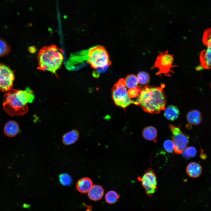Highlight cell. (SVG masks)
Returning a JSON list of instances; mask_svg holds the SVG:
<instances>
[{
  "label": "cell",
  "mask_w": 211,
  "mask_h": 211,
  "mask_svg": "<svg viewBox=\"0 0 211 211\" xmlns=\"http://www.w3.org/2000/svg\"><path fill=\"white\" fill-rule=\"evenodd\" d=\"M147 85L141 88L140 92L136 101L145 112L151 113H158L165 110L166 98L163 88Z\"/></svg>",
  "instance_id": "6da1fadb"
},
{
  "label": "cell",
  "mask_w": 211,
  "mask_h": 211,
  "mask_svg": "<svg viewBox=\"0 0 211 211\" xmlns=\"http://www.w3.org/2000/svg\"><path fill=\"white\" fill-rule=\"evenodd\" d=\"M63 51L56 45H52L42 47L38 55V69L48 71L56 75L63 61Z\"/></svg>",
  "instance_id": "7a4b0ae2"
},
{
  "label": "cell",
  "mask_w": 211,
  "mask_h": 211,
  "mask_svg": "<svg viewBox=\"0 0 211 211\" xmlns=\"http://www.w3.org/2000/svg\"><path fill=\"white\" fill-rule=\"evenodd\" d=\"M16 89H12L4 95L3 108L10 116L22 115L28 111L27 105H24L17 95Z\"/></svg>",
  "instance_id": "3957f363"
},
{
  "label": "cell",
  "mask_w": 211,
  "mask_h": 211,
  "mask_svg": "<svg viewBox=\"0 0 211 211\" xmlns=\"http://www.w3.org/2000/svg\"><path fill=\"white\" fill-rule=\"evenodd\" d=\"M91 67L100 73H103L110 64L108 54L103 47L98 46L90 49L88 54V61Z\"/></svg>",
  "instance_id": "277c9868"
},
{
  "label": "cell",
  "mask_w": 211,
  "mask_h": 211,
  "mask_svg": "<svg viewBox=\"0 0 211 211\" xmlns=\"http://www.w3.org/2000/svg\"><path fill=\"white\" fill-rule=\"evenodd\" d=\"M112 97L115 105L124 109L131 104L138 105L136 101L131 99L125 84V79H120L112 89Z\"/></svg>",
  "instance_id": "5b68a950"
},
{
  "label": "cell",
  "mask_w": 211,
  "mask_h": 211,
  "mask_svg": "<svg viewBox=\"0 0 211 211\" xmlns=\"http://www.w3.org/2000/svg\"><path fill=\"white\" fill-rule=\"evenodd\" d=\"M173 55L169 54L168 50L160 52L151 69L158 68L156 75L164 74L166 76H171L170 73H174L172 68L177 66L173 64Z\"/></svg>",
  "instance_id": "8992f818"
},
{
  "label": "cell",
  "mask_w": 211,
  "mask_h": 211,
  "mask_svg": "<svg viewBox=\"0 0 211 211\" xmlns=\"http://www.w3.org/2000/svg\"><path fill=\"white\" fill-rule=\"evenodd\" d=\"M169 127L172 135L174 151L176 154H180L185 149L189 142V137L183 133L179 127L169 124Z\"/></svg>",
  "instance_id": "52a82bcc"
},
{
  "label": "cell",
  "mask_w": 211,
  "mask_h": 211,
  "mask_svg": "<svg viewBox=\"0 0 211 211\" xmlns=\"http://www.w3.org/2000/svg\"><path fill=\"white\" fill-rule=\"evenodd\" d=\"M137 179L141 182L147 195L150 196L156 192L157 188V178L153 169L149 168L146 169L143 176H138Z\"/></svg>",
  "instance_id": "ba28073f"
},
{
  "label": "cell",
  "mask_w": 211,
  "mask_h": 211,
  "mask_svg": "<svg viewBox=\"0 0 211 211\" xmlns=\"http://www.w3.org/2000/svg\"><path fill=\"white\" fill-rule=\"evenodd\" d=\"M14 79L13 71L8 66L0 63V90L7 92L12 89Z\"/></svg>",
  "instance_id": "9c48e42d"
},
{
  "label": "cell",
  "mask_w": 211,
  "mask_h": 211,
  "mask_svg": "<svg viewBox=\"0 0 211 211\" xmlns=\"http://www.w3.org/2000/svg\"><path fill=\"white\" fill-rule=\"evenodd\" d=\"M93 186L92 180L90 178L84 177L79 179L76 184L77 190L81 193H88Z\"/></svg>",
  "instance_id": "30bf717a"
},
{
  "label": "cell",
  "mask_w": 211,
  "mask_h": 211,
  "mask_svg": "<svg viewBox=\"0 0 211 211\" xmlns=\"http://www.w3.org/2000/svg\"><path fill=\"white\" fill-rule=\"evenodd\" d=\"M16 94L18 96L25 105L28 103H32L35 98L33 91L29 87H27L24 90L16 89Z\"/></svg>",
  "instance_id": "8fae6325"
},
{
  "label": "cell",
  "mask_w": 211,
  "mask_h": 211,
  "mask_svg": "<svg viewBox=\"0 0 211 211\" xmlns=\"http://www.w3.org/2000/svg\"><path fill=\"white\" fill-rule=\"evenodd\" d=\"M19 130L18 123L13 120H10L6 122L4 127L5 134L9 137H13L16 135Z\"/></svg>",
  "instance_id": "7c38bea8"
},
{
  "label": "cell",
  "mask_w": 211,
  "mask_h": 211,
  "mask_svg": "<svg viewBox=\"0 0 211 211\" xmlns=\"http://www.w3.org/2000/svg\"><path fill=\"white\" fill-rule=\"evenodd\" d=\"M79 137V133L75 129L72 130L65 133L63 136L62 141L65 145H69L75 143Z\"/></svg>",
  "instance_id": "4fadbf2b"
},
{
  "label": "cell",
  "mask_w": 211,
  "mask_h": 211,
  "mask_svg": "<svg viewBox=\"0 0 211 211\" xmlns=\"http://www.w3.org/2000/svg\"><path fill=\"white\" fill-rule=\"evenodd\" d=\"M202 171V167L198 163L195 162L189 163L186 167V172L190 177L196 178L199 177Z\"/></svg>",
  "instance_id": "5bb4252c"
},
{
  "label": "cell",
  "mask_w": 211,
  "mask_h": 211,
  "mask_svg": "<svg viewBox=\"0 0 211 211\" xmlns=\"http://www.w3.org/2000/svg\"><path fill=\"white\" fill-rule=\"evenodd\" d=\"M200 59L202 67L205 69H211V49L207 48L201 52Z\"/></svg>",
  "instance_id": "9a60e30c"
},
{
  "label": "cell",
  "mask_w": 211,
  "mask_h": 211,
  "mask_svg": "<svg viewBox=\"0 0 211 211\" xmlns=\"http://www.w3.org/2000/svg\"><path fill=\"white\" fill-rule=\"evenodd\" d=\"M104 193L103 187L98 185H94L88 192V196L90 199L93 201H97L102 197Z\"/></svg>",
  "instance_id": "2e32d148"
},
{
  "label": "cell",
  "mask_w": 211,
  "mask_h": 211,
  "mask_svg": "<svg viewBox=\"0 0 211 211\" xmlns=\"http://www.w3.org/2000/svg\"><path fill=\"white\" fill-rule=\"evenodd\" d=\"M186 118L188 122L190 124L197 125L201 122L202 115L201 113L198 110H193L187 114Z\"/></svg>",
  "instance_id": "e0dca14e"
},
{
  "label": "cell",
  "mask_w": 211,
  "mask_h": 211,
  "mask_svg": "<svg viewBox=\"0 0 211 211\" xmlns=\"http://www.w3.org/2000/svg\"><path fill=\"white\" fill-rule=\"evenodd\" d=\"M143 137L146 140L156 142L157 136V130L154 127L149 126L145 127L142 132Z\"/></svg>",
  "instance_id": "ac0fdd59"
},
{
  "label": "cell",
  "mask_w": 211,
  "mask_h": 211,
  "mask_svg": "<svg viewBox=\"0 0 211 211\" xmlns=\"http://www.w3.org/2000/svg\"><path fill=\"white\" fill-rule=\"evenodd\" d=\"M179 114V110L176 106L170 105L165 109L164 115L169 120H175L178 117Z\"/></svg>",
  "instance_id": "d6986e66"
},
{
  "label": "cell",
  "mask_w": 211,
  "mask_h": 211,
  "mask_svg": "<svg viewBox=\"0 0 211 211\" xmlns=\"http://www.w3.org/2000/svg\"><path fill=\"white\" fill-rule=\"evenodd\" d=\"M125 83L126 87L129 89L137 87L138 84L137 76L132 74L127 76L125 79Z\"/></svg>",
  "instance_id": "ffe728a7"
},
{
  "label": "cell",
  "mask_w": 211,
  "mask_h": 211,
  "mask_svg": "<svg viewBox=\"0 0 211 211\" xmlns=\"http://www.w3.org/2000/svg\"><path fill=\"white\" fill-rule=\"evenodd\" d=\"M11 50L10 47L7 42L0 38V57L8 55Z\"/></svg>",
  "instance_id": "44dd1931"
},
{
  "label": "cell",
  "mask_w": 211,
  "mask_h": 211,
  "mask_svg": "<svg viewBox=\"0 0 211 211\" xmlns=\"http://www.w3.org/2000/svg\"><path fill=\"white\" fill-rule=\"evenodd\" d=\"M59 180L60 183L63 186H69L71 185L73 180L71 176L66 173L60 174L59 176Z\"/></svg>",
  "instance_id": "7402d4cb"
},
{
  "label": "cell",
  "mask_w": 211,
  "mask_h": 211,
  "mask_svg": "<svg viewBox=\"0 0 211 211\" xmlns=\"http://www.w3.org/2000/svg\"><path fill=\"white\" fill-rule=\"evenodd\" d=\"M119 196L117 193L114 190H110L107 192L105 196V200L107 203L113 204L116 202Z\"/></svg>",
  "instance_id": "603a6c76"
},
{
  "label": "cell",
  "mask_w": 211,
  "mask_h": 211,
  "mask_svg": "<svg viewBox=\"0 0 211 211\" xmlns=\"http://www.w3.org/2000/svg\"><path fill=\"white\" fill-rule=\"evenodd\" d=\"M203 42L207 48L211 49V28L206 29L204 32Z\"/></svg>",
  "instance_id": "cb8c5ba5"
},
{
  "label": "cell",
  "mask_w": 211,
  "mask_h": 211,
  "mask_svg": "<svg viewBox=\"0 0 211 211\" xmlns=\"http://www.w3.org/2000/svg\"><path fill=\"white\" fill-rule=\"evenodd\" d=\"M197 153L196 148L190 146L185 149L182 153L184 157L188 159L195 156Z\"/></svg>",
  "instance_id": "d4e9b609"
},
{
  "label": "cell",
  "mask_w": 211,
  "mask_h": 211,
  "mask_svg": "<svg viewBox=\"0 0 211 211\" xmlns=\"http://www.w3.org/2000/svg\"><path fill=\"white\" fill-rule=\"evenodd\" d=\"M138 83L141 84H147L150 79L149 74L146 72L141 71L139 72L137 76Z\"/></svg>",
  "instance_id": "484cf974"
},
{
  "label": "cell",
  "mask_w": 211,
  "mask_h": 211,
  "mask_svg": "<svg viewBox=\"0 0 211 211\" xmlns=\"http://www.w3.org/2000/svg\"><path fill=\"white\" fill-rule=\"evenodd\" d=\"M163 146L165 150L169 153H172L174 151V145L172 140H166L164 143Z\"/></svg>",
  "instance_id": "4316f807"
},
{
  "label": "cell",
  "mask_w": 211,
  "mask_h": 211,
  "mask_svg": "<svg viewBox=\"0 0 211 211\" xmlns=\"http://www.w3.org/2000/svg\"><path fill=\"white\" fill-rule=\"evenodd\" d=\"M139 87L130 89L128 91L129 96L131 98H134L138 96L141 90Z\"/></svg>",
  "instance_id": "83f0119b"
},
{
  "label": "cell",
  "mask_w": 211,
  "mask_h": 211,
  "mask_svg": "<svg viewBox=\"0 0 211 211\" xmlns=\"http://www.w3.org/2000/svg\"><path fill=\"white\" fill-rule=\"evenodd\" d=\"M28 50L31 53H33L35 52L36 49L35 47L32 46L29 47Z\"/></svg>",
  "instance_id": "f1b7e54d"
},
{
  "label": "cell",
  "mask_w": 211,
  "mask_h": 211,
  "mask_svg": "<svg viewBox=\"0 0 211 211\" xmlns=\"http://www.w3.org/2000/svg\"><path fill=\"white\" fill-rule=\"evenodd\" d=\"M201 152L202 153L200 155V157L202 159H205L206 158V156L205 154L203 153V150H201Z\"/></svg>",
  "instance_id": "f546056e"
},
{
  "label": "cell",
  "mask_w": 211,
  "mask_h": 211,
  "mask_svg": "<svg viewBox=\"0 0 211 211\" xmlns=\"http://www.w3.org/2000/svg\"><path fill=\"white\" fill-rule=\"evenodd\" d=\"M210 87H211V83H210Z\"/></svg>",
  "instance_id": "4dcf8cb0"
}]
</instances>
